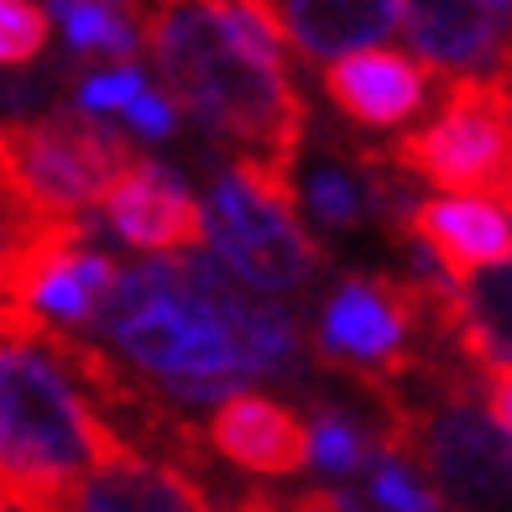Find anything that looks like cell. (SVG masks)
<instances>
[{"mask_svg":"<svg viewBox=\"0 0 512 512\" xmlns=\"http://www.w3.org/2000/svg\"><path fill=\"white\" fill-rule=\"evenodd\" d=\"M136 147L74 105L0 121V194L32 220H84L136 168Z\"/></svg>","mask_w":512,"mask_h":512,"instance_id":"cell-3","label":"cell"},{"mask_svg":"<svg viewBox=\"0 0 512 512\" xmlns=\"http://www.w3.org/2000/svg\"><path fill=\"white\" fill-rule=\"evenodd\" d=\"M324 95H330L361 126H403L429 105V74L403 53L371 48L351 53L324 68Z\"/></svg>","mask_w":512,"mask_h":512,"instance_id":"cell-12","label":"cell"},{"mask_svg":"<svg viewBox=\"0 0 512 512\" xmlns=\"http://www.w3.org/2000/svg\"><path fill=\"white\" fill-rule=\"evenodd\" d=\"M283 512H366L356 497H345L340 486H309V492H298Z\"/></svg>","mask_w":512,"mask_h":512,"instance_id":"cell-22","label":"cell"},{"mask_svg":"<svg viewBox=\"0 0 512 512\" xmlns=\"http://www.w3.org/2000/svg\"><path fill=\"white\" fill-rule=\"evenodd\" d=\"M272 21L283 32V48L293 42L309 58L340 63L387 42L403 27V6L398 0H288V6H272Z\"/></svg>","mask_w":512,"mask_h":512,"instance_id":"cell-13","label":"cell"},{"mask_svg":"<svg viewBox=\"0 0 512 512\" xmlns=\"http://www.w3.org/2000/svg\"><path fill=\"white\" fill-rule=\"evenodd\" d=\"M408 236L429 246V256L445 267L455 288H465L471 277L492 267H507L512 256L507 209L476 204V199H424L408 220Z\"/></svg>","mask_w":512,"mask_h":512,"instance_id":"cell-11","label":"cell"},{"mask_svg":"<svg viewBox=\"0 0 512 512\" xmlns=\"http://www.w3.org/2000/svg\"><path fill=\"white\" fill-rule=\"evenodd\" d=\"M512 6L502 0H450V6H403V37L418 68L439 79H497L507 74Z\"/></svg>","mask_w":512,"mask_h":512,"instance_id":"cell-7","label":"cell"},{"mask_svg":"<svg viewBox=\"0 0 512 512\" xmlns=\"http://www.w3.org/2000/svg\"><path fill=\"white\" fill-rule=\"evenodd\" d=\"M136 450L32 345H0V512H53L84 471Z\"/></svg>","mask_w":512,"mask_h":512,"instance_id":"cell-2","label":"cell"},{"mask_svg":"<svg viewBox=\"0 0 512 512\" xmlns=\"http://www.w3.org/2000/svg\"><path fill=\"white\" fill-rule=\"evenodd\" d=\"M371 502L382 512H445V502L398 460H377V471H371Z\"/></svg>","mask_w":512,"mask_h":512,"instance_id":"cell-18","label":"cell"},{"mask_svg":"<svg viewBox=\"0 0 512 512\" xmlns=\"http://www.w3.org/2000/svg\"><path fill=\"white\" fill-rule=\"evenodd\" d=\"M147 89V79H142V68H131V63H121V68H110V74H95V79H84L79 84V105L74 110H84V115H95V110H126L136 95Z\"/></svg>","mask_w":512,"mask_h":512,"instance_id":"cell-20","label":"cell"},{"mask_svg":"<svg viewBox=\"0 0 512 512\" xmlns=\"http://www.w3.org/2000/svg\"><path fill=\"white\" fill-rule=\"evenodd\" d=\"M204 439L230 465L256 476H298L309 465V424L298 418V408L262 398V392H236L215 403Z\"/></svg>","mask_w":512,"mask_h":512,"instance_id":"cell-8","label":"cell"},{"mask_svg":"<svg viewBox=\"0 0 512 512\" xmlns=\"http://www.w3.org/2000/svg\"><path fill=\"white\" fill-rule=\"evenodd\" d=\"M53 21L42 6H27V0H0V68H21L42 58L48 48Z\"/></svg>","mask_w":512,"mask_h":512,"instance_id":"cell-16","label":"cell"},{"mask_svg":"<svg viewBox=\"0 0 512 512\" xmlns=\"http://www.w3.org/2000/svg\"><path fill=\"white\" fill-rule=\"evenodd\" d=\"M48 11V21L58 16L63 32H68V48H74L79 58H115V68H121V58L136 53V21L131 11L121 6H95V0H79V6H42Z\"/></svg>","mask_w":512,"mask_h":512,"instance_id":"cell-14","label":"cell"},{"mask_svg":"<svg viewBox=\"0 0 512 512\" xmlns=\"http://www.w3.org/2000/svg\"><path fill=\"white\" fill-rule=\"evenodd\" d=\"M48 225H58V220H32L16 199L0 194V293H6L11 272L21 267V256L42 241V230H48Z\"/></svg>","mask_w":512,"mask_h":512,"instance_id":"cell-19","label":"cell"},{"mask_svg":"<svg viewBox=\"0 0 512 512\" xmlns=\"http://www.w3.org/2000/svg\"><path fill=\"white\" fill-rule=\"evenodd\" d=\"M309 209L319 215V225H335V230H356L366 215V199H361V183L340 168H319L309 183Z\"/></svg>","mask_w":512,"mask_h":512,"instance_id":"cell-17","label":"cell"},{"mask_svg":"<svg viewBox=\"0 0 512 512\" xmlns=\"http://www.w3.org/2000/svg\"><path fill=\"white\" fill-rule=\"evenodd\" d=\"M309 460H319L324 476H356L371 465V439L361 434L356 418H345L340 408L319 403L309 424Z\"/></svg>","mask_w":512,"mask_h":512,"instance_id":"cell-15","label":"cell"},{"mask_svg":"<svg viewBox=\"0 0 512 512\" xmlns=\"http://www.w3.org/2000/svg\"><path fill=\"white\" fill-rule=\"evenodd\" d=\"M136 37L162 74V100L199 121L209 142L230 152V168L293 183V162L309 136V100L288 79L283 58L246 53L220 37L209 6H152Z\"/></svg>","mask_w":512,"mask_h":512,"instance_id":"cell-1","label":"cell"},{"mask_svg":"<svg viewBox=\"0 0 512 512\" xmlns=\"http://www.w3.org/2000/svg\"><path fill=\"white\" fill-rule=\"evenodd\" d=\"M105 225L136 251H183L199 241V199L178 168L142 157L105 199Z\"/></svg>","mask_w":512,"mask_h":512,"instance_id":"cell-9","label":"cell"},{"mask_svg":"<svg viewBox=\"0 0 512 512\" xmlns=\"http://www.w3.org/2000/svg\"><path fill=\"white\" fill-rule=\"evenodd\" d=\"M230 512H283V502H272L267 492H246L236 507H230Z\"/></svg>","mask_w":512,"mask_h":512,"instance_id":"cell-23","label":"cell"},{"mask_svg":"<svg viewBox=\"0 0 512 512\" xmlns=\"http://www.w3.org/2000/svg\"><path fill=\"white\" fill-rule=\"evenodd\" d=\"M382 162L403 178L434 183L455 199L497 204L512 199V100L507 74L497 79H450L445 105L429 126L403 131Z\"/></svg>","mask_w":512,"mask_h":512,"instance_id":"cell-4","label":"cell"},{"mask_svg":"<svg viewBox=\"0 0 512 512\" xmlns=\"http://www.w3.org/2000/svg\"><path fill=\"white\" fill-rule=\"evenodd\" d=\"M121 115H126V126L136 136H147V142H168L173 126H178V110L162 100V95H152V89H142V95H136Z\"/></svg>","mask_w":512,"mask_h":512,"instance_id":"cell-21","label":"cell"},{"mask_svg":"<svg viewBox=\"0 0 512 512\" xmlns=\"http://www.w3.org/2000/svg\"><path fill=\"white\" fill-rule=\"evenodd\" d=\"M199 236L215 246V262L236 283L262 293H298L309 288L324 251L298 225V194L293 183H272L241 168H225L199 204Z\"/></svg>","mask_w":512,"mask_h":512,"instance_id":"cell-5","label":"cell"},{"mask_svg":"<svg viewBox=\"0 0 512 512\" xmlns=\"http://www.w3.org/2000/svg\"><path fill=\"white\" fill-rule=\"evenodd\" d=\"M424 330V293L408 277L371 272L345 277L319 314V361L371 387L408 382L418 366L413 340Z\"/></svg>","mask_w":512,"mask_h":512,"instance_id":"cell-6","label":"cell"},{"mask_svg":"<svg viewBox=\"0 0 512 512\" xmlns=\"http://www.w3.org/2000/svg\"><path fill=\"white\" fill-rule=\"evenodd\" d=\"M53 512H209V497L189 471L126 450L84 471Z\"/></svg>","mask_w":512,"mask_h":512,"instance_id":"cell-10","label":"cell"}]
</instances>
